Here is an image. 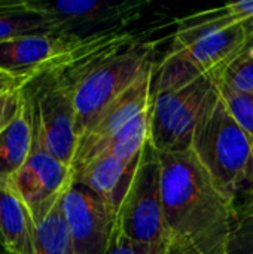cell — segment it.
I'll use <instances>...</instances> for the list:
<instances>
[{"instance_id": "6da1fadb", "label": "cell", "mask_w": 253, "mask_h": 254, "mask_svg": "<svg viewBox=\"0 0 253 254\" xmlns=\"http://www.w3.org/2000/svg\"><path fill=\"white\" fill-rule=\"evenodd\" d=\"M158 155L170 243L194 254H227L239 222L236 207L218 189L192 149Z\"/></svg>"}, {"instance_id": "7a4b0ae2", "label": "cell", "mask_w": 253, "mask_h": 254, "mask_svg": "<svg viewBox=\"0 0 253 254\" xmlns=\"http://www.w3.org/2000/svg\"><path fill=\"white\" fill-rule=\"evenodd\" d=\"M155 65L151 43L119 31L92 37L57 65L73 97L78 137L91 131L103 112Z\"/></svg>"}, {"instance_id": "3957f363", "label": "cell", "mask_w": 253, "mask_h": 254, "mask_svg": "<svg viewBox=\"0 0 253 254\" xmlns=\"http://www.w3.org/2000/svg\"><path fill=\"white\" fill-rule=\"evenodd\" d=\"M191 149L234 207L239 196H249V210L253 201V141L234 121L216 86L195 128Z\"/></svg>"}, {"instance_id": "277c9868", "label": "cell", "mask_w": 253, "mask_h": 254, "mask_svg": "<svg viewBox=\"0 0 253 254\" xmlns=\"http://www.w3.org/2000/svg\"><path fill=\"white\" fill-rule=\"evenodd\" d=\"M115 225L128 240L149 247L157 254H166L170 247L161 195V161L151 140L142 152Z\"/></svg>"}, {"instance_id": "5b68a950", "label": "cell", "mask_w": 253, "mask_h": 254, "mask_svg": "<svg viewBox=\"0 0 253 254\" xmlns=\"http://www.w3.org/2000/svg\"><path fill=\"white\" fill-rule=\"evenodd\" d=\"M215 92L210 76L169 91L152 92L151 143L158 153L191 149L195 128Z\"/></svg>"}, {"instance_id": "8992f818", "label": "cell", "mask_w": 253, "mask_h": 254, "mask_svg": "<svg viewBox=\"0 0 253 254\" xmlns=\"http://www.w3.org/2000/svg\"><path fill=\"white\" fill-rule=\"evenodd\" d=\"M21 92V91H19ZM31 122V150L24 167L9 182L7 188L22 201L34 223L40 222L63 198L73 182L72 168L58 161L46 147L37 113L31 101L21 92Z\"/></svg>"}, {"instance_id": "52a82bcc", "label": "cell", "mask_w": 253, "mask_h": 254, "mask_svg": "<svg viewBox=\"0 0 253 254\" xmlns=\"http://www.w3.org/2000/svg\"><path fill=\"white\" fill-rule=\"evenodd\" d=\"M19 91L31 101L48 150L72 168L78 147L76 112L70 88L55 67L24 80Z\"/></svg>"}, {"instance_id": "ba28073f", "label": "cell", "mask_w": 253, "mask_h": 254, "mask_svg": "<svg viewBox=\"0 0 253 254\" xmlns=\"http://www.w3.org/2000/svg\"><path fill=\"white\" fill-rule=\"evenodd\" d=\"M27 3L48 21L52 31L78 39L118 31V27L134 19L145 6L142 1L98 0H27Z\"/></svg>"}, {"instance_id": "9c48e42d", "label": "cell", "mask_w": 253, "mask_h": 254, "mask_svg": "<svg viewBox=\"0 0 253 254\" xmlns=\"http://www.w3.org/2000/svg\"><path fill=\"white\" fill-rule=\"evenodd\" d=\"M92 37L78 39L49 31L0 42V74L24 82L46 68L63 64Z\"/></svg>"}, {"instance_id": "30bf717a", "label": "cell", "mask_w": 253, "mask_h": 254, "mask_svg": "<svg viewBox=\"0 0 253 254\" xmlns=\"http://www.w3.org/2000/svg\"><path fill=\"white\" fill-rule=\"evenodd\" d=\"M72 254H104L116 217L88 188L72 182L61 198Z\"/></svg>"}, {"instance_id": "8fae6325", "label": "cell", "mask_w": 253, "mask_h": 254, "mask_svg": "<svg viewBox=\"0 0 253 254\" xmlns=\"http://www.w3.org/2000/svg\"><path fill=\"white\" fill-rule=\"evenodd\" d=\"M157 67V65H155ZM155 67L143 73L124 94H121L98 118L95 125L78 141L75 156L113 137L136 116L152 106V82ZM75 159V158H73Z\"/></svg>"}, {"instance_id": "7c38bea8", "label": "cell", "mask_w": 253, "mask_h": 254, "mask_svg": "<svg viewBox=\"0 0 253 254\" xmlns=\"http://www.w3.org/2000/svg\"><path fill=\"white\" fill-rule=\"evenodd\" d=\"M139 162L140 159L125 162L101 153L73 171V182L88 188L100 196L110 213L116 217L133 183Z\"/></svg>"}, {"instance_id": "4fadbf2b", "label": "cell", "mask_w": 253, "mask_h": 254, "mask_svg": "<svg viewBox=\"0 0 253 254\" xmlns=\"http://www.w3.org/2000/svg\"><path fill=\"white\" fill-rule=\"evenodd\" d=\"M19 89V88H18ZM31 150V122L28 107L19 92V104L0 129V186H7L24 167Z\"/></svg>"}, {"instance_id": "5bb4252c", "label": "cell", "mask_w": 253, "mask_h": 254, "mask_svg": "<svg viewBox=\"0 0 253 254\" xmlns=\"http://www.w3.org/2000/svg\"><path fill=\"white\" fill-rule=\"evenodd\" d=\"M0 241L10 253L34 254V222L7 186H0Z\"/></svg>"}, {"instance_id": "9a60e30c", "label": "cell", "mask_w": 253, "mask_h": 254, "mask_svg": "<svg viewBox=\"0 0 253 254\" xmlns=\"http://www.w3.org/2000/svg\"><path fill=\"white\" fill-rule=\"evenodd\" d=\"M52 31L48 21L30 9L27 0L1 1L0 0V42Z\"/></svg>"}, {"instance_id": "2e32d148", "label": "cell", "mask_w": 253, "mask_h": 254, "mask_svg": "<svg viewBox=\"0 0 253 254\" xmlns=\"http://www.w3.org/2000/svg\"><path fill=\"white\" fill-rule=\"evenodd\" d=\"M34 254H72L61 199L46 217L34 223Z\"/></svg>"}, {"instance_id": "e0dca14e", "label": "cell", "mask_w": 253, "mask_h": 254, "mask_svg": "<svg viewBox=\"0 0 253 254\" xmlns=\"http://www.w3.org/2000/svg\"><path fill=\"white\" fill-rule=\"evenodd\" d=\"M233 89L253 94V40L215 77Z\"/></svg>"}, {"instance_id": "ac0fdd59", "label": "cell", "mask_w": 253, "mask_h": 254, "mask_svg": "<svg viewBox=\"0 0 253 254\" xmlns=\"http://www.w3.org/2000/svg\"><path fill=\"white\" fill-rule=\"evenodd\" d=\"M215 86L234 121L253 141V94L233 89L222 82H215Z\"/></svg>"}, {"instance_id": "d6986e66", "label": "cell", "mask_w": 253, "mask_h": 254, "mask_svg": "<svg viewBox=\"0 0 253 254\" xmlns=\"http://www.w3.org/2000/svg\"><path fill=\"white\" fill-rule=\"evenodd\" d=\"M227 254H253V211L239 219L230 238Z\"/></svg>"}, {"instance_id": "ffe728a7", "label": "cell", "mask_w": 253, "mask_h": 254, "mask_svg": "<svg viewBox=\"0 0 253 254\" xmlns=\"http://www.w3.org/2000/svg\"><path fill=\"white\" fill-rule=\"evenodd\" d=\"M104 254H157L149 247L128 240L115 225L109 247Z\"/></svg>"}, {"instance_id": "44dd1931", "label": "cell", "mask_w": 253, "mask_h": 254, "mask_svg": "<svg viewBox=\"0 0 253 254\" xmlns=\"http://www.w3.org/2000/svg\"><path fill=\"white\" fill-rule=\"evenodd\" d=\"M19 104V89H13L0 95V129L12 118Z\"/></svg>"}, {"instance_id": "7402d4cb", "label": "cell", "mask_w": 253, "mask_h": 254, "mask_svg": "<svg viewBox=\"0 0 253 254\" xmlns=\"http://www.w3.org/2000/svg\"><path fill=\"white\" fill-rule=\"evenodd\" d=\"M22 82L19 80H15V79H10L7 76H0V95L6 94V92H10L16 88H19Z\"/></svg>"}, {"instance_id": "603a6c76", "label": "cell", "mask_w": 253, "mask_h": 254, "mask_svg": "<svg viewBox=\"0 0 253 254\" xmlns=\"http://www.w3.org/2000/svg\"><path fill=\"white\" fill-rule=\"evenodd\" d=\"M166 254H194V253H191L189 250H186L185 247H182V246H179V244L170 243V247H169V250H167V253Z\"/></svg>"}, {"instance_id": "cb8c5ba5", "label": "cell", "mask_w": 253, "mask_h": 254, "mask_svg": "<svg viewBox=\"0 0 253 254\" xmlns=\"http://www.w3.org/2000/svg\"><path fill=\"white\" fill-rule=\"evenodd\" d=\"M4 250H6V249H4V246H3V243L0 241V254H4Z\"/></svg>"}, {"instance_id": "d4e9b609", "label": "cell", "mask_w": 253, "mask_h": 254, "mask_svg": "<svg viewBox=\"0 0 253 254\" xmlns=\"http://www.w3.org/2000/svg\"><path fill=\"white\" fill-rule=\"evenodd\" d=\"M251 211H253V201H252V205L249 207V210H248L246 213H251ZM246 213H245V214H246ZM242 216H243V214H242ZM242 216H240V217H242Z\"/></svg>"}, {"instance_id": "484cf974", "label": "cell", "mask_w": 253, "mask_h": 254, "mask_svg": "<svg viewBox=\"0 0 253 254\" xmlns=\"http://www.w3.org/2000/svg\"><path fill=\"white\" fill-rule=\"evenodd\" d=\"M4 254H13V253H10V252H7V250H4Z\"/></svg>"}]
</instances>
